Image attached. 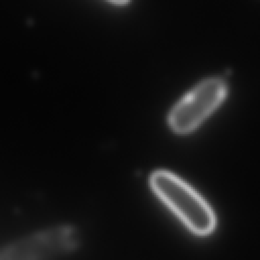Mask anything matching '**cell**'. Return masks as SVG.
Here are the masks:
<instances>
[{
  "mask_svg": "<svg viewBox=\"0 0 260 260\" xmlns=\"http://www.w3.org/2000/svg\"><path fill=\"white\" fill-rule=\"evenodd\" d=\"M150 186L157 197L194 234H210L215 216L206 201L188 184L167 171H156L150 177Z\"/></svg>",
  "mask_w": 260,
  "mask_h": 260,
  "instance_id": "1",
  "label": "cell"
},
{
  "mask_svg": "<svg viewBox=\"0 0 260 260\" xmlns=\"http://www.w3.org/2000/svg\"><path fill=\"white\" fill-rule=\"evenodd\" d=\"M228 95V85L221 78H207L188 91L172 109L169 125L178 134L196 130L215 112Z\"/></svg>",
  "mask_w": 260,
  "mask_h": 260,
  "instance_id": "2",
  "label": "cell"
},
{
  "mask_svg": "<svg viewBox=\"0 0 260 260\" xmlns=\"http://www.w3.org/2000/svg\"><path fill=\"white\" fill-rule=\"evenodd\" d=\"M75 245L76 239L71 229H51L2 249L0 260H51L72 250Z\"/></svg>",
  "mask_w": 260,
  "mask_h": 260,
  "instance_id": "3",
  "label": "cell"
},
{
  "mask_svg": "<svg viewBox=\"0 0 260 260\" xmlns=\"http://www.w3.org/2000/svg\"><path fill=\"white\" fill-rule=\"evenodd\" d=\"M115 4H126L129 0H109Z\"/></svg>",
  "mask_w": 260,
  "mask_h": 260,
  "instance_id": "4",
  "label": "cell"
}]
</instances>
